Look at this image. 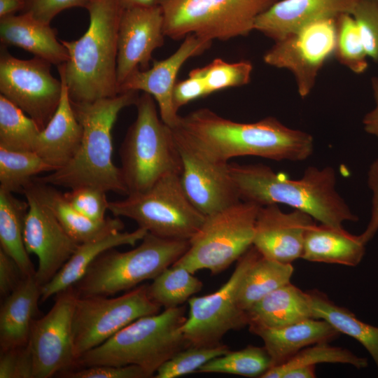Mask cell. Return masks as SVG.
<instances>
[{
	"instance_id": "8992f818",
	"label": "cell",
	"mask_w": 378,
	"mask_h": 378,
	"mask_svg": "<svg viewBox=\"0 0 378 378\" xmlns=\"http://www.w3.org/2000/svg\"><path fill=\"white\" fill-rule=\"evenodd\" d=\"M135 106L136 119L119 150L120 169L128 195L145 192L162 177L180 175L182 171L173 130L159 116L154 98L144 92Z\"/></svg>"
},
{
	"instance_id": "4fadbf2b",
	"label": "cell",
	"mask_w": 378,
	"mask_h": 378,
	"mask_svg": "<svg viewBox=\"0 0 378 378\" xmlns=\"http://www.w3.org/2000/svg\"><path fill=\"white\" fill-rule=\"evenodd\" d=\"M51 65L36 57L16 58L1 46L0 94L31 117L41 130L53 116L62 95V80L52 76Z\"/></svg>"
},
{
	"instance_id": "8fae6325",
	"label": "cell",
	"mask_w": 378,
	"mask_h": 378,
	"mask_svg": "<svg viewBox=\"0 0 378 378\" xmlns=\"http://www.w3.org/2000/svg\"><path fill=\"white\" fill-rule=\"evenodd\" d=\"M147 287L136 286L115 298L77 296L72 325L76 361L132 322L160 312L161 307L150 298Z\"/></svg>"
},
{
	"instance_id": "d4e9b609",
	"label": "cell",
	"mask_w": 378,
	"mask_h": 378,
	"mask_svg": "<svg viewBox=\"0 0 378 378\" xmlns=\"http://www.w3.org/2000/svg\"><path fill=\"white\" fill-rule=\"evenodd\" d=\"M0 41L3 46L22 48L57 66L69 59L68 50L57 40L55 30L27 13L0 18Z\"/></svg>"
},
{
	"instance_id": "ac0fdd59",
	"label": "cell",
	"mask_w": 378,
	"mask_h": 378,
	"mask_svg": "<svg viewBox=\"0 0 378 378\" xmlns=\"http://www.w3.org/2000/svg\"><path fill=\"white\" fill-rule=\"evenodd\" d=\"M164 36L160 6L123 9L118 34V88L136 70L148 69L153 52L163 46Z\"/></svg>"
},
{
	"instance_id": "8d00e7d4",
	"label": "cell",
	"mask_w": 378,
	"mask_h": 378,
	"mask_svg": "<svg viewBox=\"0 0 378 378\" xmlns=\"http://www.w3.org/2000/svg\"><path fill=\"white\" fill-rule=\"evenodd\" d=\"M272 366L271 358L264 346L249 345L240 350L229 351L209 360L197 372L261 377Z\"/></svg>"
},
{
	"instance_id": "ee69618b",
	"label": "cell",
	"mask_w": 378,
	"mask_h": 378,
	"mask_svg": "<svg viewBox=\"0 0 378 378\" xmlns=\"http://www.w3.org/2000/svg\"><path fill=\"white\" fill-rule=\"evenodd\" d=\"M59 375L67 378H148L146 372L135 365H95L69 370Z\"/></svg>"
},
{
	"instance_id": "f546056e",
	"label": "cell",
	"mask_w": 378,
	"mask_h": 378,
	"mask_svg": "<svg viewBox=\"0 0 378 378\" xmlns=\"http://www.w3.org/2000/svg\"><path fill=\"white\" fill-rule=\"evenodd\" d=\"M312 318L323 319L340 334L348 335L368 351L373 359L378 377V327L365 323L346 307L339 306L319 290H307Z\"/></svg>"
},
{
	"instance_id": "ba28073f",
	"label": "cell",
	"mask_w": 378,
	"mask_h": 378,
	"mask_svg": "<svg viewBox=\"0 0 378 378\" xmlns=\"http://www.w3.org/2000/svg\"><path fill=\"white\" fill-rule=\"evenodd\" d=\"M278 0H162L165 36L189 34L227 41L253 31L257 18Z\"/></svg>"
},
{
	"instance_id": "60d3db41",
	"label": "cell",
	"mask_w": 378,
	"mask_h": 378,
	"mask_svg": "<svg viewBox=\"0 0 378 378\" xmlns=\"http://www.w3.org/2000/svg\"><path fill=\"white\" fill-rule=\"evenodd\" d=\"M351 15L368 57L378 64V0H359Z\"/></svg>"
},
{
	"instance_id": "7bdbcfd3",
	"label": "cell",
	"mask_w": 378,
	"mask_h": 378,
	"mask_svg": "<svg viewBox=\"0 0 378 378\" xmlns=\"http://www.w3.org/2000/svg\"><path fill=\"white\" fill-rule=\"evenodd\" d=\"M0 352V378H33V360L28 344Z\"/></svg>"
},
{
	"instance_id": "ab89813d",
	"label": "cell",
	"mask_w": 378,
	"mask_h": 378,
	"mask_svg": "<svg viewBox=\"0 0 378 378\" xmlns=\"http://www.w3.org/2000/svg\"><path fill=\"white\" fill-rule=\"evenodd\" d=\"M199 69L209 95L221 90L249 83L253 65L248 60L230 63L216 58L208 65Z\"/></svg>"
},
{
	"instance_id": "74e56055",
	"label": "cell",
	"mask_w": 378,
	"mask_h": 378,
	"mask_svg": "<svg viewBox=\"0 0 378 378\" xmlns=\"http://www.w3.org/2000/svg\"><path fill=\"white\" fill-rule=\"evenodd\" d=\"M336 25L334 57L354 74H363L368 68V57L354 17L349 13L342 14L336 18Z\"/></svg>"
},
{
	"instance_id": "484cf974",
	"label": "cell",
	"mask_w": 378,
	"mask_h": 378,
	"mask_svg": "<svg viewBox=\"0 0 378 378\" xmlns=\"http://www.w3.org/2000/svg\"><path fill=\"white\" fill-rule=\"evenodd\" d=\"M41 288L35 274L28 276L4 298L0 309V351L28 344L31 324L41 300Z\"/></svg>"
},
{
	"instance_id": "681fc988",
	"label": "cell",
	"mask_w": 378,
	"mask_h": 378,
	"mask_svg": "<svg viewBox=\"0 0 378 378\" xmlns=\"http://www.w3.org/2000/svg\"><path fill=\"white\" fill-rule=\"evenodd\" d=\"M371 87L375 106L364 115L362 122L368 134L378 138V77H372Z\"/></svg>"
},
{
	"instance_id": "2e32d148",
	"label": "cell",
	"mask_w": 378,
	"mask_h": 378,
	"mask_svg": "<svg viewBox=\"0 0 378 378\" xmlns=\"http://www.w3.org/2000/svg\"><path fill=\"white\" fill-rule=\"evenodd\" d=\"M173 132L182 161L181 183L192 203L208 216L241 201L229 163L207 156Z\"/></svg>"
},
{
	"instance_id": "d6986e66",
	"label": "cell",
	"mask_w": 378,
	"mask_h": 378,
	"mask_svg": "<svg viewBox=\"0 0 378 378\" xmlns=\"http://www.w3.org/2000/svg\"><path fill=\"white\" fill-rule=\"evenodd\" d=\"M211 44V41L195 34L188 35L169 57L162 60H153L151 68L138 69L132 73L120 86V93L133 90L150 94L158 106L162 121L170 127H175L181 118L172 99L178 73L188 59L202 54Z\"/></svg>"
},
{
	"instance_id": "1f68e13d",
	"label": "cell",
	"mask_w": 378,
	"mask_h": 378,
	"mask_svg": "<svg viewBox=\"0 0 378 378\" xmlns=\"http://www.w3.org/2000/svg\"><path fill=\"white\" fill-rule=\"evenodd\" d=\"M292 263H284L260 254L246 272L239 286L238 301L246 312L274 290L291 282Z\"/></svg>"
},
{
	"instance_id": "7402d4cb",
	"label": "cell",
	"mask_w": 378,
	"mask_h": 378,
	"mask_svg": "<svg viewBox=\"0 0 378 378\" xmlns=\"http://www.w3.org/2000/svg\"><path fill=\"white\" fill-rule=\"evenodd\" d=\"M60 79L62 90L59 104L49 122L39 132L34 146V152L54 171L74 158L83 137V127L75 115L66 85L62 77Z\"/></svg>"
},
{
	"instance_id": "3957f363",
	"label": "cell",
	"mask_w": 378,
	"mask_h": 378,
	"mask_svg": "<svg viewBox=\"0 0 378 378\" xmlns=\"http://www.w3.org/2000/svg\"><path fill=\"white\" fill-rule=\"evenodd\" d=\"M90 24L75 41L60 40L69 59L58 71L74 102H92L120 94L117 81L118 34L124 8L118 0H91Z\"/></svg>"
},
{
	"instance_id": "4316f807",
	"label": "cell",
	"mask_w": 378,
	"mask_h": 378,
	"mask_svg": "<svg viewBox=\"0 0 378 378\" xmlns=\"http://www.w3.org/2000/svg\"><path fill=\"white\" fill-rule=\"evenodd\" d=\"M360 235L344 229L313 223L307 230L301 258L314 262L357 266L365 253Z\"/></svg>"
},
{
	"instance_id": "ffe728a7",
	"label": "cell",
	"mask_w": 378,
	"mask_h": 378,
	"mask_svg": "<svg viewBox=\"0 0 378 378\" xmlns=\"http://www.w3.org/2000/svg\"><path fill=\"white\" fill-rule=\"evenodd\" d=\"M313 223L314 218L300 210L285 213L276 204L260 206L253 246L265 258L292 263L301 258L306 232Z\"/></svg>"
},
{
	"instance_id": "5b68a950",
	"label": "cell",
	"mask_w": 378,
	"mask_h": 378,
	"mask_svg": "<svg viewBox=\"0 0 378 378\" xmlns=\"http://www.w3.org/2000/svg\"><path fill=\"white\" fill-rule=\"evenodd\" d=\"M186 319L184 306L141 317L82 355L73 369L135 365L154 377L164 363L189 346L181 330Z\"/></svg>"
},
{
	"instance_id": "c3c4849f",
	"label": "cell",
	"mask_w": 378,
	"mask_h": 378,
	"mask_svg": "<svg viewBox=\"0 0 378 378\" xmlns=\"http://www.w3.org/2000/svg\"><path fill=\"white\" fill-rule=\"evenodd\" d=\"M25 278L16 262L0 249V294L6 298Z\"/></svg>"
},
{
	"instance_id": "7dc6e473",
	"label": "cell",
	"mask_w": 378,
	"mask_h": 378,
	"mask_svg": "<svg viewBox=\"0 0 378 378\" xmlns=\"http://www.w3.org/2000/svg\"><path fill=\"white\" fill-rule=\"evenodd\" d=\"M367 183L372 195L371 214L365 230L359 234L365 244L374 237L378 231V158L369 167Z\"/></svg>"
},
{
	"instance_id": "5bb4252c",
	"label": "cell",
	"mask_w": 378,
	"mask_h": 378,
	"mask_svg": "<svg viewBox=\"0 0 378 378\" xmlns=\"http://www.w3.org/2000/svg\"><path fill=\"white\" fill-rule=\"evenodd\" d=\"M336 40V18L316 21L274 42L263 60L290 71L298 94L304 98L312 91L320 70L334 57Z\"/></svg>"
},
{
	"instance_id": "bcb514c9",
	"label": "cell",
	"mask_w": 378,
	"mask_h": 378,
	"mask_svg": "<svg viewBox=\"0 0 378 378\" xmlns=\"http://www.w3.org/2000/svg\"><path fill=\"white\" fill-rule=\"evenodd\" d=\"M208 92L199 68L190 71L188 78L177 80L172 92L174 107L179 108L196 99L208 96Z\"/></svg>"
},
{
	"instance_id": "816d5d0a",
	"label": "cell",
	"mask_w": 378,
	"mask_h": 378,
	"mask_svg": "<svg viewBox=\"0 0 378 378\" xmlns=\"http://www.w3.org/2000/svg\"><path fill=\"white\" fill-rule=\"evenodd\" d=\"M316 366H303L293 368L286 372L283 378H314Z\"/></svg>"
},
{
	"instance_id": "836d02e7",
	"label": "cell",
	"mask_w": 378,
	"mask_h": 378,
	"mask_svg": "<svg viewBox=\"0 0 378 378\" xmlns=\"http://www.w3.org/2000/svg\"><path fill=\"white\" fill-rule=\"evenodd\" d=\"M54 169L34 151H18L0 147V189L23 193L35 178Z\"/></svg>"
},
{
	"instance_id": "e0dca14e",
	"label": "cell",
	"mask_w": 378,
	"mask_h": 378,
	"mask_svg": "<svg viewBox=\"0 0 378 378\" xmlns=\"http://www.w3.org/2000/svg\"><path fill=\"white\" fill-rule=\"evenodd\" d=\"M24 242L29 254L38 259L35 276L43 286L49 282L80 244L66 232L52 212L28 192Z\"/></svg>"
},
{
	"instance_id": "6da1fadb",
	"label": "cell",
	"mask_w": 378,
	"mask_h": 378,
	"mask_svg": "<svg viewBox=\"0 0 378 378\" xmlns=\"http://www.w3.org/2000/svg\"><path fill=\"white\" fill-rule=\"evenodd\" d=\"M172 129L207 156L224 162L241 156L302 162L314 149L310 134L290 128L272 116L239 122L202 108L181 116Z\"/></svg>"
},
{
	"instance_id": "52a82bcc",
	"label": "cell",
	"mask_w": 378,
	"mask_h": 378,
	"mask_svg": "<svg viewBox=\"0 0 378 378\" xmlns=\"http://www.w3.org/2000/svg\"><path fill=\"white\" fill-rule=\"evenodd\" d=\"M189 240L164 239L147 232L136 248L108 249L90 265L74 286L78 297L109 296L154 279L188 249Z\"/></svg>"
},
{
	"instance_id": "f6af8a7d",
	"label": "cell",
	"mask_w": 378,
	"mask_h": 378,
	"mask_svg": "<svg viewBox=\"0 0 378 378\" xmlns=\"http://www.w3.org/2000/svg\"><path fill=\"white\" fill-rule=\"evenodd\" d=\"M91 0H24L21 13H27L36 20L50 24L62 11L74 8H85Z\"/></svg>"
},
{
	"instance_id": "44dd1931",
	"label": "cell",
	"mask_w": 378,
	"mask_h": 378,
	"mask_svg": "<svg viewBox=\"0 0 378 378\" xmlns=\"http://www.w3.org/2000/svg\"><path fill=\"white\" fill-rule=\"evenodd\" d=\"M359 0H278L260 15L253 29L274 42L312 22L351 14Z\"/></svg>"
},
{
	"instance_id": "f1b7e54d",
	"label": "cell",
	"mask_w": 378,
	"mask_h": 378,
	"mask_svg": "<svg viewBox=\"0 0 378 378\" xmlns=\"http://www.w3.org/2000/svg\"><path fill=\"white\" fill-rule=\"evenodd\" d=\"M246 314L248 327L277 328L312 318L307 290L291 282L267 294Z\"/></svg>"
},
{
	"instance_id": "277c9868",
	"label": "cell",
	"mask_w": 378,
	"mask_h": 378,
	"mask_svg": "<svg viewBox=\"0 0 378 378\" xmlns=\"http://www.w3.org/2000/svg\"><path fill=\"white\" fill-rule=\"evenodd\" d=\"M139 97L137 91L130 90L92 102L71 100L83 127L78 151L64 167L34 178L54 186L71 189L89 186L127 196L128 192L120 169L112 160L111 132L119 113L127 106L135 105Z\"/></svg>"
},
{
	"instance_id": "7a4b0ae2",
	"label": "cell",
	"mask_w": 378,
	"mask_h": 378,
	"mask_svg": "<svg viewBox=\"0 0 378 378\" xmlns=\"http://www.w3.org/2000/svg\"><path fill=\"white\" fill-rule=\"evenodd\" d=\"M241 201L260 206L283 204L304 211L321 224L342 228L356 222L354 214L337 191V176L330 166L307 167L299 179H289L264 164L229 163Z\"/></svg>"
},
{
	"instance_id": "7c38bea8",
	"label": "cell",
	"mask_w": 378,
	"mask_h": 378,
	"mask_svg": "<svg viewBox=\"0 0 378 378\" xmlns=\"http://www.w3.org/2000/svg\"><path fill=\"white\" fill-rule=\"evenodd\" d=\"M260 253L252 246L237 260L228 280L215 292L188 301L189 312L181 327L189 346H214L230 330L248 326L247 314L239 304L241 282Z\"/></svg>"
},
{
	"instance_id": "9a60e30c",
	"label": "cell",
	"mask_w": 378,
	"mask_h": 378,
	"mask_svg": "<svg viewBox=\"0 0 378 378\" xmlns=\"http://www.w3.org/2000/svg\"><path fill=\"white\" fill-rule=\"evenodd\" d=\"M56 295L49 312L31 324L28 346L33 378H49L75 366L72 325L77 295L72 286Z\"/></svg>"
},
{
	"instance_id": "4dcf8cb0",
	"label": "cell",
	"mask_w": 378,
	"mask_h": 378,
	"mask_svg": "<svg viewBox=\"0 0 378 378\" xmlns=\"http://www.w3.org/2000/svg\"><path fill=\"white\" fill-rule=\"evenodd\" d=\"M28 209L27 200H21L13 193L0 189L1 249L16 262L25 277L36 274L24 242Z\"/></svg>"
},
{
	"instance_id": "603a6c76",
	"label": "cell",
	"mask_w": 378,
	"mask_h": 378,
	"mask_svg": "<svg viewBox=\"0 0 378 378\" xmlns=\"http://www.w3.org/2000/svg\"><path fill=\"white\" fill-rule=\"evenodd\" d=\"M24 192L33 195L52 212L66 232L79 244L96 240L120 232L124 223L119 217H106L95 221L81 214L65 198L64 193L54 186L35 178L25 187Z\"/></svg>"
},
{
	"instance_id": "f907efd6",
	"label": "cell",
	"mask_w": 378,
	"mask_h": 378,
	"mask_svg": "<svg viewBox=\"0 0 378 378\" xmlns=\"http://www.w3.org/2000/svg\"><path fill=\"white\" fill-rule=\"evenodd\" d=\"M24 7V0H0V18L21 12Z\"/></svg>"
},
{
	"instance_id": "f5cc1de1",
	"label": "cell",
	"mask_w": 378,
	"mask_h": 378,
	"mask_svg": "<svg viewBox=\"0 0 378 378\" xmlns=\"http://www.w3.org/2000/svg\"><path fill=\"white\" fill-rule=\"evenodd\" d=\"M124 8L160 6L162 0H118Z\"/></svg>"
},
{
	"instance_id": "e575fe53",
	"label": "cell",
	"mask_w": 378,
	"mask_h": 378,
	"mask_svg": "<svg viewBox=\"0 0 378 378\" xmlns=\"http://www.w3.org/2000/svg\"><path fill=\"white\" fill-rule=\"evenodd\" d=\"M321 363L348 364L358 370L368 365L366 358L358 356L347 349L330 345L329 342H321L302 349L281 365L272 366L261 378H283L293 368Z\"/></svg>"
},
{
	"instance_id": "30bf717a",
	"label": "cell",
	"mask_w": 378,
	"mask_h": 378,
	"mask_svg": "<svg viewBox=\"0 0 378 378\" xmlns=\"http://www.w3.org/2000/svg\"><path fill=\"white\" fill-rule=\"evenodd\" d=\"M260 206L240 201L206 216L189 240L187 251L174 263L195 274L202 270L218 274L237 261L252 246Z\"/></svg>"
},
{
	"instance_id": "d6a6232c",
	"label": "cell",
	"mask_w": 378,
	"mask_h": 378,
	"mask_svg": "<svg viewBox=\"0 0 378 378\" xmlns=\"http://www.w3.org/2000/svg\"><path fill=\"white\" fill-rule=\"evenodd\" d=\"M195 274L175 265L167 267L147 287L150 298L164 309L181 306L202 288Z\"/></svg>"
},
{
	"instance_id": "b9f144b4",
	"label": "cell",
	"mask_w": 378,
	"mask_h": 378,
	"mask_svg": "<svg viewBox=\"0 0 378 378\" xmlns=\"http://www.w3.org/2000/svg\"><path fill=\"white\" fill-rule=\"evenodd\" d=\"M106 191L93 186H85L71 188L64 192V195L70 204L87 218L102 221L106 217L109 202Z\"/></svg>"
},
{
	"instance_id": "f35d334b",
	"label": "cell",
	"mask_w": 378,
	"mask_h": 378,
	"mask_svg": "<svg viewBox=\"0 0 378 378\" xmlns=\"http://www.w3.org/2000/svg\"><path fill=\"white\" fill-rule=\"evenodd\" d=\"M229 351V347L223 344L214 346H190L164 363L155 377L176 378L197 372L205 363Z\"/></svg>"
},
{
	"instance_id": "cb8c5ba5",
	"label": "cell",
	"mask_w": 378,
	"mask_h": 378,
	"mask_svg": "<svg viewBox=\"0 0 378 378\" xmlns=\"http://www.w3.org/2000/svg\"><path fill=\"white\" fill-rule=\"evenodd\" d=\"M249 330L263 341L272 366L285 363L307 346L329 342L340 335L327 321L314 318L277 328L249 327Z\"/></svg>"
},
{
	"instance_id": "9c48e42d",
	"label": "cell",
	"mask_w": 378,
	"mask_h": 378,
	"mask_svg": "<svg viewBox=\"0 0 378 378\" xmlns=\"http://www.w3.org/2000/svg\"><path fill=\"white\" fill-rule=\"evenodd\" d=\"M108 210L114 216L134 220L152 234L178 240H190L206 218L186 195L180 175L175 174L162 177L145 192L109 202Z\"/></svg>"
},
{
	"instance_id": "d590c367",
	"label": "cell",
	"mask_w": 378,
	"mask_h": 378,
	"mask_svg": "<svg viewBox=\"0 0 378 378\" xmlns=\"http://www.w3.org/2000/svg\"><path fill=\"white\" fill-rule=\"evenodd\" d=\"M41 130L31 117L0 94V147L11 150L34 151Z\"/></svg>"
},
{
	"instance_id": "83f0119b",
	"label": "cell",
	"mask_w": 378,
	"mask_h": 378,
	"mask_svg": "<svg viewBox=\"0 0 378 378\" xmlns=\"http://www.w3.org/2000/svg\"><path fill=\"white\" fill-rule=\"evenodd\" d=\"M148 232L138 227L132 232H118L102 238L80 244L56 275L41 288V302L74 286L90 265L104 251L122 245L134 246Z\"/></svg>"
}]
</instances>
